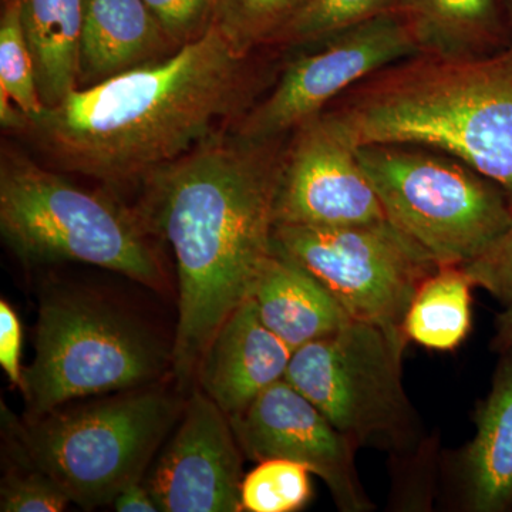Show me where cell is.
<instances>
[{
	"instance_id": "obj_1",
	"label": "cell",
	"mask_w": 512,
	"mask_h": 512,
	"mask_svg": "<svg viewBox=\"0 0 512 512\" xmlns=\"http://www.w3.org/2000/svg\"><path fill=\"white\" fill-rule=\"evenodd\" d=\"M289 136L212 137L144 180L141 217L170 244L177 264L173 375L181 390L195 382L205 349L252 298L274 254L275 201Z\"/></svg>"
},
{
	"instance_id": "obj_2",
	"label": "cell",
	"mask_w": 512,
	"mask_h": 512,
	"mask_svg": "<svg viewBox=\"0 0 512 512\" xmlns=\"http://www.w3.org/2000/svg\"><path fill=\"white\" fill-rule=\"evenodd\" d=\"M249 56L212 23L164 59L74 90L26 131L62 170L106 183L146 180L244 107Z\"/></svg>"
},
{
	"instance_id": "obj_3",
	"label": "cell",
	"mask_w": 512,
	"mask_h": 512,
	"mask_svg": "<svg viewBox=\"0 0 512 512\" xmlns=\"http://www.w3.org/2000/svg\"><path fill=\"white\" fill-rule=\"evenodd\" d=\"M353 147L410 144L457 158L512 201V43L484 57H404L323 111Z\"/></svg>"
},
{
	"instance_id": "obj_4",
	"label": "cell",
	"mask_w": 512,
	"mask_h": 512,
	"mask_svg": "<svg viewBox=\"0 0 512 512\" xmlns=\"http://www.w3.org/2000/svg\"><path fill=\"white\" fill-rule=\"evenodd\" d=\"M185 402L163 382L67 403L18 420L2 406V429L22 444L72 503L92 511L144 481Z\"/></svg>"
},
{
	"instance_id": "obj_5",
	"label": "cell",
	"mask_w": 512,
	"mask_h": 512,
	"mask_svg": "<svg viewBox=\"0 0 512 512\" xmlns=\"http://www.w3.org/2000/svg\"><path fill=\"white\" fill-rule=\"evenodd\" d=\"M0 232L26 265L82 262L154 291L167 284L141 214L15 153L0 164Z\"/></svg>"
},
{
	"instance_id": "obj_6",
	"label": "cell",
	"mask_w": 512,
	"mask_h": 512,
	"mask_svg": "<svg viewBox=\"0 0 512 512\" xmlns=\"http://www.w3.org/2000/svg\"><path fill=\"white\" fill-rule=\"evenodd\" d=\"M173 355V343L109 296L50 289L40 299L35 359L23 373L28 417L163 382L173 372Z\"/></svg>"
},
{
	"instance_id": "obj_7",
	"label": "cell",
	"mask_w": 512,
	"mask_h": 512,
	"mask_svg": "<svg viewBox=\"0 0 512 512\" xmlns=\"http://www.w3.org/2000/svg\"><path fill=\"white\" fill-rule=\"evenodd\" d=\"M356 153L387 220L439 266L476 261L510 227L507 192L457 158L410 144Z\"/></svg>"
},
{
	"instance_id": "obj_8",
	"label": "cell",
	"mask_w": 512,
	"mask_h": 512,
	"mask_svg": "<svg viewBox=\"0 0 512 512\" xmlns=\"http://www.w3.org/2000/svg\"><path fill=\"white\" fill-rule=\"evenodd\" d=\"M409 340L350 320L292 353L285 380L357 447L409 456L420 447L419 414L403 384Z\"/></svg>"
},
{
	"instance_id": "obj_9",
	"label": "cell",
	"mask_w": 512,
	"mask_h": 512,
	"mask_svg": "<svg viewBox=\"0 0 512 512\" xmlns=\"http://www.w3.org/2000/svg\"><path fill=\"white\" fill-rule=\"evenodd\" d=\"M274 251L311 272L353 320L404 335L421 282L439 265L389 220L346 227L275 225Z\"/></svg>"
},
{
	"instance_id": "obj_10",
	"label": "cell",
	"mask_w": 512,
	"mask_h": 512,
	"mask_svg": "<svg viewBox=\"0 0 512 512\" xmlns=\"http://www.w3.org/2000/svg\"><path fill=\"white\" fill-rule=\"evenodd\" d=\"M286 64L268 96L239 121L238 136L271 140L289 136L319 116L346 90L382 67L417 55L406 20L386 13L309 45Z\"/></svg>"
},
{
	"instance_id": "obj_11",
	"label": "cell",
	"mask_w": 512,
	"mask_h": 512,
	"mask_svg": "<svg viewBox=\"0 0 512 512\" xmlns=\"http://www.w3.org/2000/svg\"><path fill=\"white\" fill-rule=\"evenodd\" d=\"M229 420L249 460L284 458L303 464L329 488L339 511L375 510L357 471L355 444L285 379Z\"/></svg>"
},
{
	"instance_id": "obj_12",
	"label": "cell",
	"mask_w": 512,
	"mask_h": 512,
	"mask_svg": "<svg viewBox=\"0 0 512 512\" xmlns=\"http://www.w3.org/2000/svg\"><path fill=\"white\" fill-rule=\"evenodd\" d=\"M356 147L322 114L291 134L275 201V225L346 227L386 221Z\"/></svg>"
},
{
	"instance_id": "obj_13",
	"label": "cell",
	"mask_w": 512,
	"mask_h": 512,
	"mask_svg": "<svg viewBox=\"0 0 512 512\" xmlns=\"http://www.w3.org/2000/svg\"><path fill=\"white\" fill-rule=\"evenodd\" d=\"M242 457L227 414L194 390L144 484L161 512H239Z\"/></svg>"
},
{
	"instance_id": "obj_14",
	"label": "cell",
	"mask_w": 512,
	"mask_h": 512,
	"mask_svg": "<svg viewBox=\"0 0 512 512\" xmlns=\"http://www.w3.org/2000/svg\"><path fill=\"white\" fill-rule=\"evenodd\" d=\"M292 353L266 328L254 298H249L215 333L195 380L222 412L237 416L272 384L285 379Z\"/></svg>"
},
{
	"instance_id": "obj_15",
	"label": "cell",
	"mask_w": 512,
	"mask_h": 512,
	"mask_svg": "<svg viewBox=\"0 0 512 512\" xmlns=\"http://www.w3.org/2000/svg\"><path fill=\"white\" fill-rule=\"evenodd\" d=\"M476 433L453 461L460 510H512V349L500 353L490 393L478 404Z\"/></svg>"
},
{
	"instance_id": "obj_16",
	"label": "cell",
	"mask_w": 512,
	"mask_h": 512,
	"mask_svg": "<svg viewBox=\"0 0 512 512\" xmlns=\"http://www.w3.org/2000/svg\"><path fill=\"white\" fill-rule=\"evenodd\" d=\"M177 49L144 0H86L79 89L93 86Z\"/></svg>"
},
{
	"instance_id": "obj_17",
	"label": "cell",
	"mask_w": 512,
	"mask_h": 512,
	"mask_svg": "<svg viewBox=\"0 0 512 512\" xmlns=\"http://www.w3.org/2000/svg\"><path fill=\"white\" fill-rule=\"evenodd\" d=\"M252 298L266 328L292 352L328 338L353 320L311 272L275 251Z\"/></svg>"
},
{
	"instance_id": "obj_18",
	"label": "cell",
	"mask_w": 512,
	"mask_h": 512,
	"mask_svg": "<svg viewBox=\"0 0 512 512\" xmlns=\"http://www.w3.org/2000/svg\"><path fill=\"white\" fill-rule=\"evenodd\" d=\"M417 55L468 59L511 46L501 0H400Z\"/></svg>"
},
{
	"instance_id": "obj_19",
	"label": "cell",
	"mask_w": 512,
	"mask_h": 512,
	"mask_svg": "<svg viewBox=\"0 0 512 512\" xmlns=\"http://www.w3.org/2000/svg\"><path fill=\"white\" fill-rule=\"evenodd\" d=\"M43 106L79 89L86 0H19Z\"/></svg>"
},
{
	"instance_id": "obj_20",
	"label": "cell",
	"mask_w": 512,
	"mask_h": 512,
	"mask_svg": "<svg viewBox=\"0 0 512 512\" xmlns=\"http://www.w3.org/2000/svg\"><path fill=\"white\" fill-rule=\"evenodd\" d=\"M473 288L463 266H439L414 293L403 320L406 339L436 352L457 349L473 326Z\"/></svg>"
},
{
	"instance_id": "obj_21",
	"label": "cell",
	"mask_w": 512,
	"mask_h": 512,
	"mask_svg": "<svg viewBox=\"0 0 512 512\" xmlns=\"http://www.w3.org/2000/svg\"><path fill=\"white\" fill-rule=\"evenodd\" d=\"M311 0H217L214 25L239 52L275 47L284 30Z\"/></svg>"
},
{
	"instance_id": "obj_22",
	"label": "cell",
	"mask_w": 512,
	"mask_h": 512,
	"mask_svg": "<svg viewBox=\"0 0 512 512\" xmlns=\"http://www.w3.org/2000/svg\"><path fill=\"white\" fill-rule=\"evenodd\" d=\"M3 477L0 511L60 512L72 503L69 495L26 453L9 431L2 429Z\"/></svg>"
},
{
	"instance_id": "obj_23",
	"label": "cell",
	"mask_w": 512,
	"mask_h": 512,
	"mask_svg": "<svg viewBox=\"0 0 512 512\" xmlns=\"http://www.w3.org/2000/svg\"><path fill=\"white\" fill-rule=\"evenodd\" d=\"M311 470L284 458L261 461L242 480V511H301L312 498Z\"/></svg>"
},
{
	"instance_id": "obj_24",
	"label": "cell",
	"mask_w": 512,
	"mask_h": 512,
	"mask_svg": "<svg viewBox=\"0 0 512 512\" xmlns=\"http://www.w3.org/2000/svg\"><path fill=\"white\" fill-rule=\"evenodd\" d=\"M400 0H311L292 20L275 47L291 49L320 42L386 13L397 12Z\"/></svg>"
},
{
	"instance_id": "obj_25",
	"label": "cell",
	"mask_w": 512,
	"mask_h": 512,
	"mask_svg": "<svg viewBox=\"0 0 512 512\" xmlns=\"http://www.w3.org/2000/svg\"><path fill=\"white\" fill-rule=\"evenodd\" d=\"M0 90L29 120L45 109L37 90L35 62L23 29L19 0H5L0 18Z\"/></svg>"
},
{
	"instance_id": "obj_26",
	"label": "cell",
	"mask_w": 512,
	"mask_h": 512,
	"mask_svg": "<svg viewBox=\"0 0 512 512\" xmlns=\"http://www.w3.org/2000/svg\"><path fill=\"white\" fill-rule=\"evenodd\" d=\"M165 35L181 47L204 35L214 22L217 0H144Z\"/></svg>"
},
{
	"instance_id": "obj_27",
	"label": "cell",
	"mask_w": 512,
	"mask_h": 512,
	"mask_svg": "<svg viewBox=\"0 0 512 512\" xmlns=\"http://www.w3.org/2000/svg\"><path fill=\"white\" fill-rule=\"evenodd\" d=\"M476 288L498 299L503 305L512 301V221L503 235L476 261L464 265Z\"/></svg>"
},
{
	"instance_id": "obj_28",
	"label": "cell",
	"mask_w": 512,
	"mask_h": 512,
	"mask_svg": "<svg viewBox=\"0 0 512 512\" xmlns=\"http://www.w3.org/2000/svg\"><path fill=\"white\" fill-rule=\"evenodd\" d=\"M22 322L13 306L8 301H0V366L8 376L9 382L23 389L22 360Z\"/></svg>"
},
{
	"instance_id": "obj_29",
	"label": "cell",
	"mask_w": 512,
	"mask_h": 512,
	"mask_svg": "<svg viewBox=\"0 0 512 512\" xmlns=\"http://www.w3.org/2000/svg\"><path fill=\"white\" fill-rule=\"evenodd\" d=\"M114 510L117 512H158V505L153 495L148 491L144 481L127 485L116 500Z\"/></svg>"
},
{
	"instance_id": "obj_30",
	"label": "cell",
	"mask_w": 512,
	"mask_h": 512,
	"mask_svg": "<svg viewBox=\"0 0 512 512\" xmlns=\"http://www.w3.org/2000/svg\"><path fill=\"white\" fill-rule=\"evenodd\" d=\"M0 121L6 130L26 131L29 127V117L2 90H0Z\"/></svg>"
},
{
	"instance_id": "obj_31",
	"label": "cell",
	"mask_w": 512,
	"mask_h": 512,
	"mask_svg": "<svg viewBox=\"0 0 512 512\" xmlns=\"http://www.w3.org/2000/svg\"><path fill=\"white\" fill-rule=\"evenodd\" d=\"M491 348L503 353L512 349V301L504 305L503 312L495 318V335Z\"/></svg>"
},
{
	"instance_id": "obj_32",
	"label": "cell",
	"mask_w": 512,
	"mask_h": 512,
	"mask_svg": "<svg viewBox=\"0 0 512 512\" xmlns=\"http://www.w3.org/2000/svg\"><path fill=\"white\" fill-rule=\"evenodd\" d=\"M501 3H503L505 16H507L508 26H510L512 36V0H501Z\"/></svg>"
}]
</instances>
